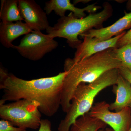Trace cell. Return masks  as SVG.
Masks as SVG:
<instances>
[{"label": "cell", "mask_w": 131, "mask_h": 131, "mask_svg": "<svg viewBox=\"0 0 131 131\" xmlns=\"http://www.w3.org/2000/svg\"><path fill=\"white\" fill-rule=\"evenodd\" d=\"M67 72H61L51 77L30 80H24L3 68L0 69V89L3 94L0 105L7 101L25 99L38 102L39 110L43 114L51 117L61 106L64 80Z\"/></svg>", "instance_id": "1"}, {"label": "cell", "mask_w": 131, "mask_h": 131, "mask_svg": "<svg viewBox=\"0 0 131 131\" xmlns=\"http://www.w3.org/2000/svg\"><path fill=\"white\" fill-rule=\"evenodd\" d=\"M64 66L67 74L63 85L61 106L66 113L79 84L92 82L103 73L113 69H119L122 64L117 56L116 48H111L78 62H73L72 59H66Z\"/></svg>", "instance_id": "2"}, {"label": "cell", "mask_w": 131, "mask_h": 131, "mask_svg": "<svg viewBox=\"0 0 131 131\" xmlns=\"http://www.w3.org/2000/svg\"><path fill=\"white\" fill-rule=\"evenodd\" d=\"M119 75L118 69H113L92 82L79 84L74 92L65 117L59 125L58 131H70L71 125L78 118L89 112L98 94L116 84Z\"/></svg>", "instance_id": "3"}, {"label": "cell", "mask_w": 131, "mask_h": 131, "mask_svg": "<svg viewBox=\"0 0 131 131\" xmlns=\"http://www.w3.org/2000/svg\"><path fill=\"white\" fill-rule=\"evenodd\" d=\"M103 6L102 11L90 14L82 18H78L71 12L68 16L59 19L54 26L49 27L46 32L54 38H64L70 46L75 48L82 42L78 36L93 28H103V23L112 15L113 7L109 3H104Z\"/></svg>", "instance_id": "4"}, {"label": "cell", "mask_w": 131, "mask_h": 131, "mask_svg": "<svg viewBox=\"0 0 131 131\" xmlns=\"http://www.w3.org/2000/svg\"><path fill=\"white\" fill-rule=\"evenodd\" d=\"M39 106L38 102L25 99L5 103L0 105V117L18 127L37 129L42 120Z\"/></svg>", "instance_id": "5"}, {"label": "cell", "mask_w": 131, "mask_h": 131, "mask_svg": "<svg viewBox=\"0 0 131 131\" xmlns=\"http://www.w3.org/2000/svg\"><path fill=\"white\" fill-rule=\"evenodd\" d=\"M54 39L41 31H33L25 35L14 49L25 58L38 61L58 46V43Z\"/></svg>", "instance_id": "6"}, {"label": "cell", "mask_w": 131, "mask_h": 131, "mask_svg": "<svg viewBox=\"0 0 131 131\" xmlns=\"http://www.w3.org/2000/svg\"><path fill=\"white\" fill-rule=\"evenodd\" d=\"M89 114L110 126L113 131H129L131 127V109L129 107L113 112L109 109V104L102 101L95 103Z\"/></svg>", "instance_id": "7"}, {"label": "cell", "mask_w": 131, "mask_h": 131, "mask_svg": "<svg viewBox=\"0 0 131 131\" xmlns=\"http://www.w3.org/2000/svg\"><path fill=\"white\" fill-rule=\"evenodd\" d=\"M126 33L125 31L105 41H100L95 38L83 37V41L76 47L74 57L72 59L73 62H78L85 59L111 48H117V42Z\"/></svg>", "instance_id": "8"}, {"label": "cell", "mask_w": 131, "mask_h": 131, "mask_svg": "<svg viewBox=\"0 0 131 131\" xmlns=\"http://www.w3.org/2000/svg\"><path fill=\"white\" fill-rule=\"evenodd\" d=\"M21 16L32 31L46 30L50 26L46 13L34 0H18Z\"/></svg>", "instance_id": "9"}, {"label": "cell", "mask_w": 131, "mask_h": 131, "mask_svg": "<svg viewBox=\"0 0 131 131\" xmlns=\"http://www.w3.org/2000/svg\"><path fill=\"white\" fill-rule=\"evenodd\" d=\"M96 3L88 5L83 8H78L72 4L70 0H50L46 2L44 9L46 14H50L54 11L56 14L60 17L65 16L67 11H70L78 18H82L86 17L85 12L93 13L101 7L97 6Z\"/></svg>", "instance_id": "10"}, {"label": "cell", "mask_w": 131, "mask_h": 131, "mask_svg": "<svg viewBox=\"0 0 131 131\" xmlns=\"http://www.w3.org/2000/svg\"><path fill=\"white\" fill-rule=\"evenodd\" d=\"M125 15L114 24L109 26L100 29H93L80 35L83 37L95 38L100 41L109 40L114 36H117L131 28V12H125Z\"/></svg>", "instance_id": "11"}, {"label": "cell", "mask_w": 131, "mask_h": 131, "mask_svg": "<svg viewBox=\"0 0 131 131\" xmlns=\"http://www.w3.org/2000/svg\"><path fill=\"white\" fill-rule=\"evenodd\" d=\"M33 31L26 23L22 21L0 24V42L7 48L14 49L12 42L21 35H26Z\"/></svg>", "instance_id": "12"}, {"label": "cell", "mask_w": 131, "mask_h": 131, "mask_svg": "<svg viewBox=\"0 0 131 131\" xmlns=\"http://www.w3.org/2000/svg\"><path fill=\"white\" fill-rule=\"evenodd\" d=\"M113 86L116 99L109 105V109L118 112L129 106L131 102V84L119 74L116 84Z\"/></svg>", "instance_id": "13"}, {"label": "cell", "mask_w": 131, "mask_h": 131, "mask_svg": "<svg viewBox=\"0 0 131 131\" xmlns=\"http://www.w3.org/2000/svg\"><path fill=\"white\" fill-rule=\"evenodd\" d=\"M18 0L1 1L0 18L3 23L22 21L24 19L19 9Z\"/></svg>", "instance_id": "14"}, {"label": "cell", "mask_w": 131, "mask_h": 131, "mask_svg": "<svg viewBox=\"0 0 131 131\" xmlns=\"http://www.w3.org/2000/svg\"><path fill=\"white\" fill-rule=\"evenodd\" d=\"M107 125L103 121L91 117L88 113L78 118L71 125L70 131H99Z\"/></svg>", "instance_id": "15"}, {"label": "cell", "mask_w": 131, "mask_h": 131, "mask_svg": "<svg viewBox=\"0 0 131 131\" xmlns=\"http://www.w3.org/2000/svg\"><path fill=\"white\" fill-rule=\"evenodd\" d=\"M117 56L122 66L131 71V42L119 48H116Z\"/></svg>", "instance_id": "16"}, {"label": "cell", "mask_w": 131, "mask_h": 131, "mask_svg": "<svg viewBox=\"0 0 131 131\" xmlns=\"http://www.w3.org/2000/svg\"><path fill=\"white\" fill-rule=\"evenodd\" d=\"M0 131H26V129L21 127H16L7 121H0Z\"/></svg>", "instance_id": "17"}, {"label": "cell", "mask_w": 131, "mask_h": 131, "mask_svg": "<svg viewBox=\"0 0 131 131\" xmlns=\"http://www.w3.org/2000/svg\"><path fill=\"white\" fill-rule=\"evenodd\" d=\"M131 42V28L117 42V48H119Z\"/></svg>", "instance_id": "18"}, {"label": "cell", "mask_w": 131, "mask_h": 131, "mask_svg": "<svg viewBox=\"0 0 131 131\" xmlns=\"http://www.w3.org/2000/svg\"><path fill=\"white\" fill-rule=\"evenodd\" d=\"M118 70L120 74L131 84V71L123 66L121 67Z\"/></svg>", "instance_id": "19"}, {"label": "cell", "mask_w": 131, "mask_h": 131, "mask_svg": "<svg viewBox=\"0 0 131 131\" xmlns=\"http://www.w3.org/2000/svg\"><path fill=\"white\" fill-rule=\"evenodd\" d=\"M38 131H52L50 121L46 119L41 120Z\"/></svg>", "instance_id": "20"}, {"label": "cell", "mask_w": 131, "mask_h": 131, "mask_svg": "<svg viewBox=\"0 0 131 131\" xmlns=\"http://www.w3.org/2000/svg\"><path fill=\"white\" fill-rule=\"evenodd\" d=\"M90 1H87V0H85V1H80V0H75L73 2L74 5V4H76L79 2H82L83 3H87L89 2Z\"/></svg>", "instance_id": "21"}, {"label": "cell", "mask_w": 131, "mask_h": 131, "mask_svg": "<svg viewBox=\"0 0 131 131\" xmlns=\"http://www.w3.org/2000/svg\"><path fill=\"white\" fill-rule=\"evenodd\" d=\"M127 9L131 11V0L128 1L127 3Z\"/></svg>", "instance_id": "22"}, {"label": "cell", "mask_w": 131, "mask_h": 131, "mask_svg": "<svg viewBox=\"0 0 131 131\" xmlns=\"http://www.w3.org/2000/svg\"><path fill=\"white\" fill-rule=\"evenodd\" d=\"M128 107H130V108L131 109V102L130 103V104H129V106Z\"/></svg>", "instance_id": "23"}, {"label": "cell", "mask_w": 131, "mask_h": 131, "mask_svg": "<svg viewBox=\"0 0 131 131\" xmlns=\"http://www.w3.org/2000/svg\"><path fill=\"white\" fill-rule=\"evenodd\" d=\"M99 131H105V130H104V129H101V130H100Z\"/></svg>", "instance_id": "24"}, {"label": "cell", "mask_w": 131, "mask_h": 131, "mask_svg": "<svg viewBox=\"0 0 131 131\" xmlns=\"http://www.w3.org/2000/svg\"><path fill=\"white\" fill-rule=\"evenodd\" d=\"M129 131H131V127L130 129V130H129Z\"/></svg>", "instance_id": "25"}]
</instances>
